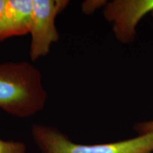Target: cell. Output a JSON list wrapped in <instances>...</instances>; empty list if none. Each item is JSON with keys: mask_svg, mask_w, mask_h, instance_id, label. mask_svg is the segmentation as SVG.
I'll list each match as a JSON object with an SVG mask.
<instances>
[{"mask_svg": "<svg viewBox=\"0 0 153 153\" xmlns=\"http://www.w3.org/2000/svg\"><path fill=\"white\" fill-rule=\"evenodd\" d=\"M42 74L27 61L0 64V108L14 117H31L44 108Z\"/></svg>", "mask_w": 153, "mask_h": 153, "instance_id": "obj_1", "label": "cell"}, {"mask_svg": "<svg viewBox=\"0 0 153 153\" xmlns=\"http://www.w3.org/2000/svg\"><path fill=\"white\" fill-rule=\"evenodd\" d=\"M32 135L41 153H153V133L114 143H75L55 128L33 125Z\"/></svg>", "mask_w": 153, "mask_h": 153, "instance_id": "obj_2", "label": "cell"}, {"mask_svg": "<svg viewBox=\"0 0 153 153\" xmlns=\"http://www.w3.org/2000/svg\"><path fill=\"white\" fill-rule=\"evenodd\" d=\"M68 0H33V14L30 33V60L35 62L48 54L53 43L58 41L55 19L66 8Z\"/></svg>", "mask_w": 153, "mask_h": 153, "instance_id": "obj_3", "label": "cell"}, {"mask_svg": "<svg viewBox=\"0 0 153 153\" xmlns=\"http://www.w3.org/2000/svg\"><path fill=\"white\" fill-rule=\"evenodd\" d=\"M152 11L153 0H114L106 4L103 14L117 41L130 44L136 39L140 22Z\"/></svg>", "mask_w": 153, "mask_h": 153, "instance_id": "obj_4", "label": "cell"}, {"mask_svg": "<svg viewBox=\"0 0 153 153\" xmlns=\"http://www.w3.org/2000/svg\"><path fill=\"white\" fill-rule=\"evenodd\" d=\"M33 0H7L0 16V41L30 33Z\"/></svg>", "mask_w": 153, "mask_h": 153, "instance_id": "obj_5", "label": "cell"}, {"mask_svg": "<svg viewBox=\"0 0 153 153\" xmlns=\"http://www.w3.org/2000/svg\"><path fill=\"white\" fill-rule=\"evenodd\" d=\"M24 143L14 141H5L0 139V153H25Z\"/></svg>", "mask_w": 153, "mask_h": 153, "instance_id": "obj_6", "label": "cell"}, {"mask_svg": "<svg viewBox=\"0 0 153 153\" xmlns=\"http://www.w3.org/2000/svg\"><path fill=\"white\" fill-rule=\"evenodd\" d=\"M106 3L104 0H87L82 4V9L85 14H91L98 9L104 7Z\"/></svg>", "mask_w": 153, "mask_h": 153, "instance_id": "obj_7", "label": "cell"}, {"mask_svg": "<svg viewBox=\"0 0 153 153\" xmlns=\"http://www.w3.org/2000/svg\"><path fill=\"white\" fill-rule=\"evenodd\" d=\"M135 129L139 135L153 133V119L137 123Z\"/></svg>", "mask_w": 153, "mask_h": 153, "instance_id": "obj_8", "label": "cell"}, {"mask_svg": "<svg viewBox=\"0 0 153 153\" xmlns=\"http://www.w3.org/2000/svg\"><path fill=\"white\" fill-rule=\"evenodd\" d=\"M6 1H7V0H0V16H1V13H2L4 9Z\"/></svg>", "mask_w": 153, "mask_h": 153, "instance_id": "obj_9", "label": "cell"}, {"mask_svg": "<svg viewBox=\"0 0 153 153\" xmlns=\"http://www.w3.org/2000/svg\"><path fill=\"white\" fill-rule=\"evenodd\" d=\"M151 16H152V22H153V11H152V13H151Z\"/></svg>", "mask_w": 153, "mask_h": 153, "instance_id": "obj_10", "label": "cell"}]
</instances>
